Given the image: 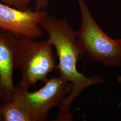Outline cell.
<instances>
[{"mask_svg": "<svg viewBox=\"0 0 121 121\" xmlns=\"http://www.w3.org/2000/svg\"><path fill=\"white\" fill-rule=\"evenodd\" d=\"M40 26L49 36L56 50L58 63L56 69L60 76L73 85V89L58 107L57 116L53 121H71L73 116L70 107L73 100L90 86L104 83V78L98 75L86 77L78 72L77 63L86 52L78 38V31L69 25L65 19L48 15L40 23Z\"/></svg>", "mask_w": 121, "mask_h": 121, "instance_id": "cell-1", "label": "cell"}, {"mask_svg": "<svg viewBox=\"0 0 121 121\" xmlns=\"http://www.w3.org/2000/svg\"><path fill=\"white\" fill-rule=\"evenodd\" d=\"M52 44L49 39L38 42L30 37L18 38L14 52V67L21 73L20 85L28 89L39 81L44 82L56 69Z\"/></svg>", "mask_w": 121, "mask_h": 121, "instance_id": "cell-2", "label": "cell"}, {"mask_svg": "<svg viewBox=\"0 0 121 121\" xmlns=\"http://www.w3.org/2000/svg\"><path fill=\"white\" fill-rule=\"evenodd\" d=\"M82 16L78 38L90 60L107 67L121 66V38L113 39L99 27L83 0H77Z\"/></svg>", "mask_w": 121, "mask_h": 121, "instance_id": "cell-3", "label": "cell"}, {"mask_svg": "<svg viewBox=\"0 0 121 121\" xmlns=\"http://www.w3.org/2000/svg\"><path fill=\"white\" fill-rule=\"evenodd\" d=\"M44 82V86L32 92L20 84L15 86L13 93L12 99L22 103L34 121H47L51 109L59 107L73 87L71 82L60 76L48 78Z\"/></svg>", "mask_w": 121, "mask_h": 121, "instance_id": "cell-4", "label": "cell"}, {"mask_svg": "<svg viewBox=\"0 0 121 121\" xmlns=\"http://www.w3.org/2000/svg\"><path fill=\"white\" fill-rule=\"evenodd\" d=\"M48 15L44 10H20L0 2V28L10 31L17 38L42 37L40 23Z\"/></svg>", "mask_w": 121, "mask_h": 121, "instance_id": "cell-5", "label": "cell"}, {"mask_svg": "<svg viewBox=\"0 0 121 121\" xmlns=\"http://www.w3.org/2000/svg\"><path fill=\"white\" fill-rule=\"evenodd\" d=\"M18 38L12 32L0 28V101L10 102L15 86L13 82L14 52Z\"/></svg>", "mask_w": 121, "mask_h": 121, "instance_id": "cell-6", "label": "cell"}, {"mask_svg": "<svg viewBox=\"0 0 121 121\" xmlns=\"http://www.w3.org/2000/svg\"><path fill=\"white\" fill-rule=\"evenodd\" d=\"M2 121H34L30 113L19 101L16 99L2 104L0 109Z\"/></svg>", "mask_w": 121, "mask_h": 121, "instance_id": "cell-7", "label": "cell"}, {"mask_svg": "<svg viewBox=\"0 0 121 121\" xmlns=\"http://www.w3.org/2000/svg\"><path fill=\"white\" fill-rule=\"evenodd\" d=\"M32 0H1V2L20 10H25Z\"/></svg>", "mask_w": 121, "mask_h": 121, "instance_id": "cell-8", "label": "cell"}, {"mask_svg": "<svg viewBox=\"0 0 121 121\" xmlns=\"http://www.w3.org/2000/svg\"><path fill=\"white\" fill-rule=\"evenodd\" d=\"M50 0H35V10H43L48 6Z\"/></svg>", "mask_w": 121, "mask_h": 121, "instance_id": "cell-9", "label": "cell"}, {"mask_svg": "<svg viewBox=\"0 0 121 121\" xmlns=\"http://www.w3.org/2000/svg\"><path fill=\"white\" fill-rule=\"evenodd\" d=\"M117 81L121 85V76L119 75L117 78Z\"/></svg>", "mask_w": 121, "mask_h": 121, "instance_id": "cell-10", "label": "cell"}, {"mask_svg": "<svg viewBox=\"0 0 121 121\" xmlns=\"http://www.w3.org/2000/svg\"><path fill=\"white\" fill-rule=\"evenodd\" d=\"M1 104H2V103H1V102H0V121H2V117H1V112H0V109H1Z\"/></svg>", "mask_w": 121, "mask_h": 121, "instance_id": "cell-11", "label": "cell"}]
</instances>
